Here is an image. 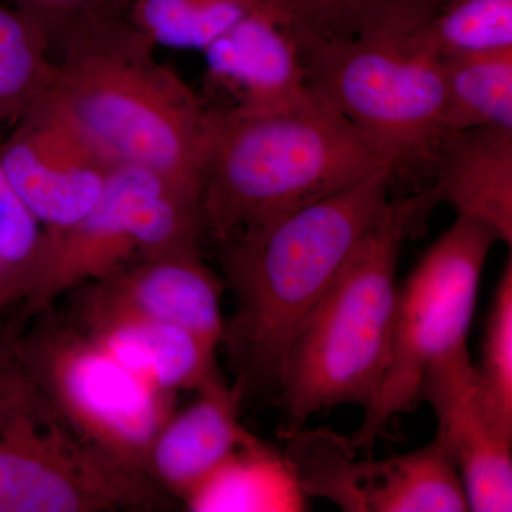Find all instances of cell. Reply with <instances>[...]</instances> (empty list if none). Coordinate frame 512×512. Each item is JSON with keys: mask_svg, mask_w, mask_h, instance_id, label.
Returning a JSON list of instances; mask_svg holds the SVG:
<instances>
[{"mask_svg": "<svg viewBox=\"0 0 512 512\" xmlns=\"http://www.w3.org/2000/svg\"><path fill=\"white\" fill-rule=\"evenodd\" d=\"M396 170L383 167L345 190L218 244L235 312L222 343L242 392L281 383L286 360L353 249L390 201Z\"/></svg>", "mask_w": 512, "mask_h": 512, "instance_id": "obj_1", "label": "cell"}, {"mask_svg": "<svg viewBox=\"0 0 512 512\" xmlns=\"http://www.w3.org/2000/svg\"><path fill=\"white\" fill-rule=\"evenodd\" d=\"M383 167L394 168L392 158L311 89L291 106L269 113L208 106L202 231L222 244Z\"/></svg>", "mask_w": 512, "mask_h": 512, "instance_id": "obj_2", "label": "cell"}, {"mask_svg": "<svg viewBox=\"0 0 512 512\" xmlns=\"http://www.w3.org/2000/svg\"><path fill=\"white\" fill-rule=\"evenodd\" d=\"M46 93L114 164L153 171L200 201L207 101L126 19L69 47Z\"/></svg>", "mask_w": 512, "mask_h": 512, "instance_id": "obj_3", "label": "cell"}, {"mask_svg": "<svg viewBox=\"0 0 512 512\" xmlns=\"http://www.w3.org/2000/svg\"><path fill=\"white\" fill-rule=\"evenodd\" d=\"M433 190L387 202L289 353L282 397L293 419L342 404L366 409L382 382L403 242L437 204Z\"/></svg>", "mask_w": 512, "mask_h": 512, "instance_id": "obj_4", "label": "cell"}, {"mask_svg": "<svg viewBox=\"0 0 512 512\" xmlns=\"http://www.w3.org/2000/svg\"><path fill=\"white\" fill-rule=\"evenodd\" d=\"M22 329L0 336V512L164 510L146 474L83 439L30 375L16 349Z\"/></svg>", "mask_w": 512, "mask_h": 512, "instance_id": "obj_5", "label": "cell"}, {"mask_svg": "<svg viewBox=\"0 0 512 512\" xmlns=\"http://www.w3.org/2000/svg\"><path fill=\"white\" fill-rule=\"evenodd\" d=\"M295 35L309 89L382 148L396 171L433 163L446 138L440 60L417 49L409 35Z\"/></svg>", "mask_w": 512, "mask_h": 512, "instance_id": "obj_6", "label": "cell"}, {"mask_svg": "<svg viewBox=\"0 0 512 512\" xmlns=\"http://www.w3.org/2000/svg\"><path fill=\"white\" fill-rule=\"evenodd\" d=\"M497 235L480 222H456L420 259L397 292L389 360L375 399L350 443L370 448L393 417L419 402L427 372L467 348L478 286Z\"/></svg>", "mask_w": 512, "mask_h": 512, "instance_id": "obj_7", "label": "cell"}, {"mask_svg": "<svg viewBox=\"0 0 512 512\" xmlns=\"http://www.w3.org/2000/svg\"><path fill=\"white\" fill-rule=\"evenodd\" d=\"M36 316L35 328L16 335L30 375L84 440L146 474L148 451L173 416L177 394L151 386L76 325L49 318L47 311Z\"/></svg>", "mask_w": 512, "mask_h": 512, "instance_id": "obj_8", "label": "cell"}, {"mask_svg": "<svg viewBox=\"0 0 512 512\" xmlns=\"http://www.w3.org/2000/svg\"><path fill=\"white\" fill-rule=\"evenodd\" d=\"M201 232L195 195L146 168L117 165L92 210L47 244L43 274L15 318L23 325L70 289L138 259L198 245Z\"/></svg>", "mask_w": 512, "mask_h": 512, "instance_id": "obj_9", "label": "cell"}, {"mask_svg": "<svg viewBox=\"0 0 512 512\" xmlns=\"http://www.w3.org/2000/svg\"><path fill=\"white\" fill-rule=\"evenodd\" d=\"M284 456L305 495L343 511H470L456 464L437 437L402 456L357 460L349 439L330 430L301 431Z\"/></svg>", "mask_w": 512, "mask_h": 512, "instance_id": "obj_10", "label": "cell"}, {"mask_svg": "<svg viewBox=\"0 0 512 512\" xmlns=\"http://www.w3.org/2000/svg\"><path fill=\"white\" fill-rule=\"evenodd\" d=\"M9 128L0 163L49 244L92 210L117 164L47 93Z\"/></svg>", "mask_w": 512, "mask_h": 512, "instance_id": "obj_11", "label": "cell"}, {"mask_svg": "<svg viewBox=\"0 0 512 512\" xmlns=\"http://www.w3.org/2000/svg\"><path fill=\"white\" fill-rule=\"evenodd\" d=\"M419 400L433 409L436 437L456 464L468 510L510 512L512 436L488 412L467 348L431 367L421 383Z\"/></svg>", "mask_w": 512, "mask_h": 512, "instance_id": "obj_12", "label": "cell"}, {"mask_svg": "<svg viewBox=\"0 0 512 512\" xmlns=\"http://www.w3.org/2000/svg\"><path fill=\"white\" fill-rule=\"evenodd\" d=\"M224 284L202 261L198 245L138 259L89 282L80 311L121 312L180 326L221 345Z\"/></svg>", "mask_w": 512, "mask_h": 512, "instance_id": "obj_13", "label": "cell"}, {"mask_svg": "<svg viewBox=\"0 0 512 512\" xmlns=\"http://www.w3.org/2000/svg\"><path fill=\"white\" fill-rule=\"evenodd\" d=\"M214 109L259 114L309 93L293 25L249 10L204 50Z\"/></svg>", "mask_w": 512, "mask_h": 512, "instance_id": "obj_14", "label": "cell"}, {"mask_svg": "<svg viewBox=\"0 0 512 512\" xmlns=\"http://www.w3.org/2000/svg\"><path fill=\"white\" fill-rule=\"evenodd\" d=\"M197 394L158 431L144 470L165 494L183 503L231 454L256 439L239 421L244 392L238 383L228 386L220 379Z\"/></svg>", "mask_w": 512, "mask_h": 512, "instance_id": "obj_15", "label": "cell"}, {"mask_svg": "<svg viewBox=\"0 0 512 512\" xmlns=\"http://www.w3.org/2000/svg\"><path fill=\"white\" fill-rule=\"evenodd\" d=\"M90 339L121 365L164 392H201L222 379L217 349L190 330L121 312L80 311Z\"/></svg>", "mask_w": 512, "mask_h": 512, "instance_id": "obj_16", "label": "cell"}, {"mask_svg": "<svg viewBox=\"0 0 512 512\" xmlns=\"http://www.w3.org/2000/svg\"><path fill=\"white\" fill-rule=\"evenodd\" d=\"M437 200L512 242V128L481 127L444 138L434 157Z\"/></svg>", "mask_w": 512, "mask_h": 512, "instance_id": "obj_17", "label": "cell"}, {"mask_svg": "<svg viewBox=\"0 0 512 512\" xmlns=\"http://www.w3.org/2000/svg\"><path fill=\"white\" fill-rule=\"evenodd\" d=\"M305 497L285 456L255 439L231 454L184 504L195 512L302 511Z\"/></svg>", "mask_w": 512, "mask_h": 512, "instance_id": "obj_18", "label": "cell"}, {"mask_svg": "<svg viewBox=\"0 0 512 512\" xmlns=\"http://www.w3.org/2000/svg\"><path fill=\"white\" fill-rule=\"evenodd\" d=\"M444 134L512 128V50L440 60Z\"/></svg>", "mask_w": 512, "mask_h": 512, "instance_id": "obj_19", "label": "cell"}, {"mask_svg": "<svg viewBox=\"0 0 512 512\" xmlns=\"http://www.w3.org/2000/svg\"><path fill=\"white\" fill-rule=\"evenodd\" d=\"M446 0H296L293 29L322 40L406 36Z\"/></svg>", "mask_w": 512, "mask_h": 512, "instance_id": "obj_20", "label": "cell"}, {"mask_svg": "<svg viewBox=\"0 0 512 512\" xmlns=\"http://www.w3.org/2000/svg\"><path fill=\"white\" fill-rule=\"evenodd\" d=\"M437 60L512 50V0H446L409 36Z\"/></svg>", "mask_w": 512, "mask_h": 512, "instance_id": "obj_21", "label": "cell"}, {"mask_svg": "<svg viewBox=\"0 0 512 512\" xmlns=\"http://www.w3.org/2000/svg\"><path fill=\"white\" fill-rule=\"evenodd\" d=\"M249 10L247 0H128L126 20L153 46L204 52Z\"/></svg>", "mask_w": 512, "mask_h": 512, "instance_id": "obj_22", "label": "cell"}, {"mask_svg": "<svg viewBox=\"0 0 512 512\" xmlns=\"http://www.w3.org/2000/svg\"><path fill=\"white\" fill-rule=\"evenodd\" d=\"M55 62L42 35L13 6L0 5V127H10L49 90Z\"/></svg>", "mask_w": 512, "mask_h": 512, "instance_id": "obj_23", "label": "cell"}, {"mask_svg": "<svg viewBox=\"0 0 512 512\" xmlns=\"http://www.w3.org/2000/svg\"><path fill=\"white\" fill-rule=\"evenodd\" d=\"M6 131L0 127V144ZM45 228L9 183L0 163V312L25 303L45 269Z\"/></svg>", "mask_w": 512, "mask_h": 512, "instance_id": "obj_24", "label": "cell"}, {"mask_svg": "<svg viewBox=\"0 0 512 512\" xmlns=\"http://www.w3.org/2000/svg\"><path fill=\"white\" fill-rule=\"evenodd\" d=\"M478 387L495 423L512 436V261L508 259L488 313Z\"/></svg>", "mask_w": 512, "mask_h": 512, "instance_id": "obj_25", "label": "cell"}, {"mask_svg": "<svg viewBox=\"0 0 512 512\" xmlns=\"http://www.w3.org/2000/svg\"><path fill=\"white\" fill-rule=\"evenodd\" d=\"M45 40L53 62L74 43L126 19L128 0H10Z\"/></svg>", "mask_w": 512, "mask_h": 512, "instance_id": "obj_26", "label": "cell"}, {"mask_svg": "<svg viewBox=\"0 0 512 512\" xmlns=\"http://www.w3.org/2000/svg\"><path fill=\"white\" fill-rule=\"evenodd\" d=\"M252 10H259L266 15L293 25L295 22L296 0H247Z\"/></svg>", "mask_w": 512, "mask_h": 512, "instance_id": "obj_27", "label": "cell"}, {"mask_svg": "<svg viewBox=\"0 0 512 512\" xmlns=\"http://www.w3.org/2000/svg\"><path fill=\"white\" fill-rule=\"evenodd\" d=\"M6 326H8V322H5V319H3V313L0 312V336L5 332Z\"/></svg>", "mask_w": 512, "mask_h": 512, "instance_id": "obj_28", "label": "cell"}]
</instances>
